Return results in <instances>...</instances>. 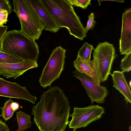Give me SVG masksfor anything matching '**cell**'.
<instances>
[{"label": "cell", "instance_id": "obj_14", "mask_svg": "<svg viewBox=\"0 0 131 131\" xmlns=\"http://www.w3.org/2000/svg\"><path fill=\"white\" fill-rule=\"evenodd\" d=\"M113 86L124 96L126 104L131 103V92L124 73L119 71H114L112 74Z\"/></svg>", "mask_w": 131, "mask_h": 131}, {"label": "cell", "instance_id": "obj_9", "mask_svg": "<svg viewBox=\"0 0 131 131\" xmlns=\"http://www.w3.org/2000/svg\"><path fill=\"white\" fill-rule=\"evenodd\" d=\"M0 96L23 99L35 104L36 96L31 95L24 86L16 82H12L0 78Z\"/></svg>", "mask_w": 131, "mask_h": 131}, {"label": "cell", "instance_id": "obj_4", "mask_svg": "<svg viewBox=\"0 0 131 131\" xmlns=\"http://www.w3.org/2000/svg\"><path fill=\"white\" fill-rule=\"evenodd\" d=\"M13 4L20 23V31L35 41L38 39L45 27L28 0H14Z\"/></svg>", "mask_w": 131, "mask_h": 131}, {"label": "cell", "instance_id": "obj_26", "mask_svg": "<svg viewBox=\"0 0 131 131\" xmlns=\"http://www.w3.org/2000/svg\"><path fill=\"white\" fill-rule=\"evenodd\" d=\"M12 106L15 111L18 110L19 107V103L15 102H13L12 103Z\"/></svg>", "mask_w": 131, "mask_h": 131}, {"label": "cell", "instance_id": "obj_19", "mask_svg": "<svg viewBox=\"0 0 131 131\" xmlns=\"http://www.w3.org/2000/svg\"><path fill=\"white\" fill-rule=\"evenodd\" d=\"M120 67L123 73L128 72L131 71V52L126 54L122 58Z\"/></svg>", "mask_w": 131, "mask_h": 131}, {"label": "cell", "instance_id": "obj_3", "mask_svg": "<svg viewBox=\"0 0 131 131\" xmlns=\"http://www.w3.org/2000/svg\"><path fill=\"white\" fill-rule=\"evenodd\" d=\"M0 50L23 60L37 61L38 45L20 30L7 31L0 41Z\"/></svg>", "mask_w": 131, "mask_h": 131}, {"label": "cell", "instance_id": "obj_22", "mask_svg": "<svg viewBox=\"0 0 131 131\" xmlns=\"http://www.w3.org/2000/svg\"><path fill=\"white\" fill-rule=\"evenodd\" d=\"M88 19L87 21L86 26L85 28L87 32L89 30L92 29L94 26L96 22L94 18V15L93 13L92 12L90 15L88 16Z\"/></svg>", "mask_w": 131, "mask_h": 131}, {"label": "cell", "instance_id": "obj_23", "mask_svg": "<svg viewBox=\"0 0 131 131\" xmlns=\"http://www.w3.org/2000/svg\"><path fill=\"white\" fill-rule=\"evenodd\" d=\"M8 13L6 10H0V26L6 24L8 21L7 19Z\"/></svg>", "mask_w": 131, "mask_h": 131}, {"label": "cell", "instance_id": "obj_28", "mask_svg": "<svg viewBox=\"0 0 131 131\" xmlns=\"http://www.w3.org/2000/svg\"><path fill=\"white\" fill-rule=\"evenodd\" d=\"M129 131H131V126H130L129 128Z\"/></svg>", "mask_w": 131, "mask_h": 131}, {"label": "cell", "instance_id": "obj_8", "mask_svg": "<svg viewBox=\"0 0 131 131\" xmlns=\"http://www.w3.org/2000/svg\"><path fill=\"white\" fill-rule=\"evenodd\" d=\"M73 73V76L80 81L92 103L95 102L101 104L104 102L108 94V90L106 87L98 84L89 76L76 70Z\"/></svg>", "mask_w": 131, "mask_h": 131}, {"label": "cell", "instance_id": "obj_7", "mask_svg": "<svg viewBox=\"0 0 131 131\" xmlns=\"http://www.w3.org/2000/svg\"><path fill=\"white\" fill-rule=\"evenodd\" d=\"M104 113V108L97 105L83 108L74 107L73 113L69 115L72 119L69 122V127L75 130L86 127L100 118Z\"/></svg>", "mask_w": 131, "mask_h": 131}, {"label": "cell", "instance_id": "obj_24", "mask_svg": "<svg viewBox=\"0 0 131 131\" xmlns=\"http://www.w3.org/2000/svg\"><path fill=\"white\" fill-rule=\"evenodd\" d=\"M8 26L4 25L0 26V41L7 32Z\"/></svg>", "mask_w": 131, "mask_h": 131}, {"label": "cell", "instance_id": "obj_20", "mask_svg": "<svg viewBox=\"0 0 131 131\" xmlns=\"http://www.w3.org/2000/svg\"><path fill=\"white\" fill-rule=\"evenodd\" d=\"M72 5L80 7L86 9L88 6L91 4V0H67Z\"/></svg>", "mask_w": 131, "mask_h": 131}, {"label": "cell", "instance_id": "obj_10", "mask_svg": "<svg viewBox=\"0 0 131 131\" xmlns=\"http://www.w3.org/2000/svg\"><path fill=\"white\" fill-rule=\"evenodd\" d=\"M38 66L37 61L31 60H23L15 63H0V75L15 79L28 70Z\"/></svg>", "mask_w": 131, "mask_h": 131}, {"label": "cell", "instance_id": "obj_17", "mask_svg": "<svg viewBox=\"0 0 131 131\" xmlns=\"http://www.w3.org/2000/svg\"><path fill=\"white\" fill-rule=\"evenodd\" d=\"M94 49L92 45L85 42L79 50L77 56L83 60H90L92 51Z\"/></svg>", "mask_w": 131, "mask_h": 131}, {"label": "cell", "instance_id": "obj_6", "mask_svg": "<svg viewBox=\"0 0 131 131\" xmlns=\"http://www.w3.org/2000/svg\"><path fill=\"white\" fill-rule=\"evenodd\" d=\"M117 56L113 45L106 41L99 43L94 49L93 59L97 60L101 82L106 81L111 74L112 64Z\"/></svg>", "mask_w": 131, "mask_h": 131}, {"label": "cell", "instance_id": "obj_29", "mask_svg": "<svg viewBox=\"0 0 131 131\" xmlns=\"http://www.w3.org/2000/svg\"><path fill=\"white\" fill-rule=\"evenodd\" d=\"M73 131H75V129H74Z\"/></svg>", "mask_w": 131, "mask_h": 131}, {"label": "cell", "instance_id": "obj_15", "mask_svg": "<svg viewBox=\"0 0 131 131\" xmlns=\"http://www.w3.org/2000/svg\"><path fill=\"white\" fill-rule=\"evenodd\" d=\"M18 129L17 131H23L31 127V116L21 111L16 113Z\"/></svg>", "mask_w": 131, "mask_h": 131}, {"label": "cell", "instance_id": "obj_11", "mask_svg": "<svg viewBox=\"0 0 131 131\" xmlns=\"http://www.w3.org/2000/svg\"><path fill=\"white\" fill-rule=\"evenodd\" d=\"M119 50L121 54L131 52V8L123 14Z\"/></svg>", "mask_w": 131, "mask_h": 131}, {"label": "cell", "instance_id": "obj_1", "mask_svg": "<svg viewBox=\"0 0 131 131\" xmlns=\"http://www.w3.org/2000/svg\"><path fill=\"white\" fill-rule=\"evenodd\" d=\"M71 108L63 91L55 86L41 95L31 114L40 131H64L69 122Z\"/></svg>", "mask_w": 131, "mask_h": 131}, {"label": "cell", "instance_id": "obj_25", "mask_svg": "<svg viewBox=\"0 0 131 131\" xmlns=\"http://www.w3.org/2000/svg\"><path fill=\"white\" fill-rule=\"evenodd\" d=\"M0 131H10L8 126L1 120H0Z\"/></svg>", "mask_w": 131, "mask_h": 131}, {"label": "cell", "instance_id": "obj_13", "mask_svg": "<svg viewBox=\"0 0 131 131\" xmlns=\"http://www.w3.org/2000/svg\"><path fill=\"white\" fill-rule=\"evenodd\" d=\"M43 24L45 30L55 33L61 28L55 21L41 0H28Z\"/></svg>", "mask_w": 131, "mask_h": 131}, {"label": "cell", "instance_id": "obj_16", "mask_svg": "<svg viewBox=\"0 0 131 131\" xmlns=\"http://www.w3.org/2000/svg\"><path fill=\"white\" fill-rule=\"evenodd\" d=\"M13 102V100L10 99L6 100L3 106L0 108L2 112L0 117H2L5 121L10 119L15 112L12 106Z\"/></svg>", "mask_w": 131, "mask_h": 131}, {"label": "cell", "instance_id": "obj_21", "mask_svg": "<svg viewBox=\"0 0 131 131\" xmlns=\"http://www.w3.org/2000/svg\"><path fill=\"white\" fill-rule=\"evenodd\" d=\"M6 10L8 11V14L12 12V7L9 1L7 0H0V10Z\"/></svg>", "mask_w": 131, "mask_h": 131}, {"label": "cell", "instance_id": "obj_27", "mask_svg": "<svg viewBox=\"0 0 131 131\" xmlns=\"http://www.w3.org/2000/svg\"><path fill=\"white\" fill-rule=\"evenodd\" d=\"M131 80H130L129 82V85L128 86L129 87V88L130 89L131 88Z\"/></svg>", "mask_w": 131, "mask_h": 131}, {"label": "cell", "instance_id": "obj_18", "mask_svg": "<svg viewBox=\"0 0 131 131\" xmlns=\"http://www.w3.org/2000/svg\"><path fill=\"white\" fill-rule=\"evenodd\" d=\"M21 59L0 50V63H15L21 62Z\"/></svg>", "mask_w": 131, "mask_h": 131}, {"label": "cell", "instance_id": "obj_2", "mask_svg": "<svg viewBox=\"0 0 131 131\" xmlns=\"http://www.w3.org/2000/svg\"><path fill=\"white\" fill-rule=\"evenodd\" d=\"M53 19L61 28H66L70 34L81 40L87 32L67 0H41Z\"/></svg>", "mask_w": 131, "mask_h": 131}, {"label": "cell", "instance_id": "obj_12", "mask_svg": "<svg viewBox=\"0 0 131 131\" xmlns=\"http://www.w3.org/2000/svg\"><path fill=\"white\" fill-rule=\"evenodd\" d=\"M76 70L87 75L99 85L100 84L101 79L99 72L98 63L96 58L92 60H85L77 56L74 61Z\"/></svg>", "mask_w": 131, "mask_h": 131}, {"label": "cell", "instance_id": "obj_5", "mask_svg": "<svg viewBox=\"0 0 131 131\" xmlns=\"http://www.w3.org/2000/svg\"><path fill=\"white\" fill-rule=\"evenodd\" d=\"M66 50L61 46L53 49L39 78V82L43 88L59 78L64 69Z\"/></svg>", "mask_w": 131, "mask_h": 131}]
</instances>
